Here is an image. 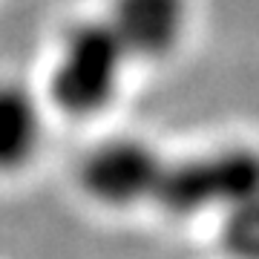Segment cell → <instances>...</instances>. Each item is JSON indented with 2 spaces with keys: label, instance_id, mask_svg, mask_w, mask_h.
<instances>
[{
  "label": "cell",
  "instance_id": "obj_1",
  "mask_svg": "<svg viewBox=\"0 0 259 259\" xmlns=\"http://www.w3.org/2000/svg\"><path fill=\"white\" fill-rule=\"evenodd\" d=\"M130 58L107 20L75 23L58 47L49 98L64 115L93 118L115 101Z\"/></svg>",
  "mask_w": 259,
  "mask_h": 259
},
{
  "label": "cell",
  "instance_id": "obj_2",
  "mask_svg": "<svg viewBox=\"0 0 259 259\" xmlns=\"http://www.w3.org/2000/svg\"><path fill=\"white\" fill-rule=\"evenodd\" d=\"M259 196V150L219 147L182 161H167L156 199L173 216L225 210Z\"/></svg>",
  "mask_w": 259,
  "mask_h": 259
},
{
  "label": "cell",
  "instance_id": "obj_3",
  "mask_svg": "<svg viewBox=\"0 0 259 259\" xmlns=\"http://www.w3.org/2000/svg\"><path fill=\"white\" fill-rule=\"evenodd\" d=\"M167 158L141 139H107L95 144L78 167V185L90 202L127 210L156 199Z\"/></svg>",
  "mask_w": 259,
  "mask_h": 259
},
{
  "label": "cell",
  "instance_id": "obj_4",
  "mask_svg": "<svg viewBox=\"0 0 259 259\" xmlns=\"http://www.w3.org/2000/svg\"><path fill=\"white\" fill-rule=\"evenodd\" d=\"M107 23L130 61H164L182 47L190 23L187 0H112Z\"/></svg>",
  "mask_w": 259,
  "mask_h": 259
},
{
  "label": "cell",
  "instance_id": "obj_5",
  "mask_svg": "<svg viewBox=\"0 0 259 259\" xmlns=\"http://www.w3.org/2000/svg\"><path fill=\"white\" fill-rule=\"evenodd\" d=\"M44 144V110L20 83H0V173H18Z\"/></svg>",
  "mask_w": 259,
  "mask_h": 259
},
{
  "label": "cell",
  "instance_id": "obj_6",
  "mask_svg": "<svg viewBox=\"0 0 259 259\" xmlns=\"http://www.w3.org/2000/svg\"><path fill=\"white\" fill-rule=\"evenodd\" d=\"M219 242L231 259H259V196L225 207Z\"/></svg>",
  "mask_w": 259,
  "mask_h": 259
}]
</instances>
